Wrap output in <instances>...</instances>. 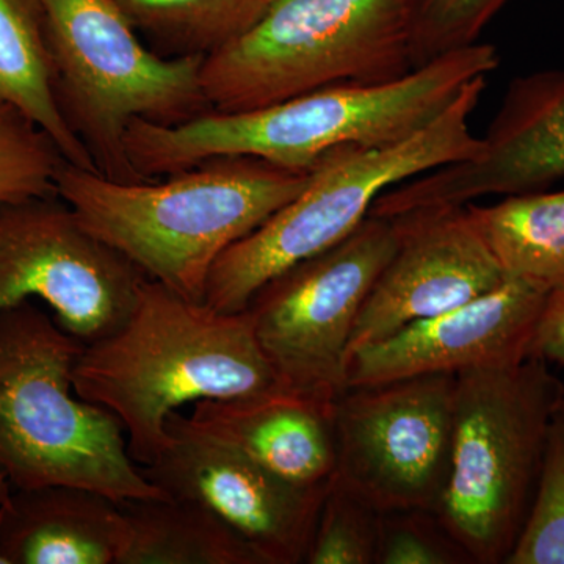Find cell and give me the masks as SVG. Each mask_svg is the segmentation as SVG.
Here are the masks:
<instances>
[{
  "instance_id": "26",
  "label": "cell",
  "mask_w": 564,
  "mask_h": 564,
  "mask_svg": "<svg viewBox=\"0 0 564 564\" xmlns=\"http://www.w3.org/2000/svg\"><path fill=\"white\" fill-rule=\"evenodd\" d=\"M377 564H473L433 511L383 513Z\"/></svg>"
},
{
  "instance_id": "7",
  "label": "cell",
  "mask_w": 564,
  "mask_h": 564,
  "mask_svg": "<svg viewBox=\"0 0 564 564\" xmlns=\"http://www.w3.org/2000/svg\"><path fill=\"white\" fill-rule=\"evenodd\" d=\"M50 54L55 98L98 173L143 181L126 152L135 118L172 126L210 111L202 55L151 51L111 0H33Z\"/></svg>"
},
{
  "instance_id": "29",
  "label": "cell",
  "mask_w": 564,
  "mask_h": 564,
  "mask_svg": "<svg viewBox=\"0 0 564 564\" xmlns=\"http://www.w3.org/2000/svg\"><path fill=\"white\" fill-rule=\"evenodd\" d=\"M560 413H562L564 415V395H563L562 404H560Z\"/></svg>"
},
{
  "instance_id": "28",
  "label": "cell",
  "mask_w": 564,
  "mask_h": 564,
  "mask_svg": "<svg viewBox=\"0 0 564 564\" xmlns=\"http://www.w3.org/2000/svg\"><path fill=\"white\" fill-rule=\"evenodd\" d=\"M11 494V485L10 481L0 474V505L6 502L7 497Z\"/></svg>"
},
{
  "instance_id": "3",
  "label": "cell",
  "mask_w": 564,
  "mask_h": 564,
  "mask_svg": "<svg viewBox=\"0 0 564 564\" xmlns=\"http://www.w3.org/2000/svg\"><path fill=\"white\" fill-rule=\"evenodd\" d=\"M311 172L218 155L161 181L121 182L65 162L55 187L85 228L184 299L204 303L212 267L299 196Z\"/></svg>"
},
{
  "instance_id": "20",
  "label": "cell",
  "mask_w": 564,
  "mask_h": 564,
  "mask_svg": "<svg viewBox=\"0 0 564 564\" xmlns=\"http://www.w3.org/2000/svg\"><path fill=\"white\" fill-rule=\"evenodd\" d=\"M3 106L24 111L50 133L70 165L98 172L58 107L43 25L33 0H0V107Z\"/></svg>"
},
{
  "instance_id": "27",
  "label": "cell",
  "mask_w": 564,
  "mask_h": 564,
  "mask_svg": "<svg viewBox=\"0 0 564 564\" xmlns=\"http://www.w3.org/2000/svg\"><path fill=\"white\" fill-rule=\"evenodd\" d=\"M530 358L564 369V284L545 295L530 345Z\"/></svg>"
},
{
  "instance_id": "5",
  "label": "cell",
  "mask_w": 564,
  "mask_h": 564,
  "mask_svg": "<svg viewBox=\"0 0 564 564\" xmlns=\"http://www.w3.org/2000/svg\"><path fill=\"white\" fill-rule=\"evenodd\" d=\"M563 395L536 358L456 373L451 477L436 516L473 564H505L513 551Z\"/></svg>"
},
{
  "instance_id": "16",
  "label": "cell",
  "mask_w": 564,
  "mask_h": 564,
  "mask_svg": "<svg viewBox=\"0 0 564 564\" xmlns=\"http://www.w3.org/2000/svg\"><path fill=\"white\" fill-rule=\"evenodd\" d=\"M334 402L274 389L242 399L202 400L191 419L285 480L317 486L329 484L336 473Z\"/></svg>"
},
{
  "instance_id": "1",
  "label": "cell",
  "mask_w": 564,
  "mask_h": 564,
  "mask_svg": "<svg viewBox=\"0 0 564 564\" xmlns=\"http://www.w3.org/2000/svg\"><path fill=\"white\" fill-rule=\"evenodd\" d=\"M499 65L491 44L448 52L402 79L340 84L240 111L199 115L180 124L131 121L126 152L143 181L192 169L218 155H251L311 172L336 152L388 147L436 120L464 88Z\"/></svg>"
},
{
  "instance_id": "11",
  "label": "cell",
  "mask_w": 564,
  "mask_h": 564,
  "mask_svg": "<svg viewBox=\"0 0 564 564\" xmlns=\"http://www.w3.org/2000/svg\"><path fill=\"white\" fill-rule=\"evenodd\" d=\"M144 280L61 196L0 203V311L39 299L88 345L124 325Z\"/></svg>"
},
{
  "instance_id": "9",
  "label": "cell",
  "mask_w": 564,
  "mask_h": 564,
  "mask_svg": "<svg viewBox=\"0 0 564 564\" xmlns=\"http://www.w3.org/2000/svg\"><path fill=\"white\" fill-rule=\"evenodd\" d=\"M397 243L395 223L369 215L252 293L245 311L282 389L328 402L347 391L351 334Z\"/></svg>"
},
{
  "instance_id": "13",
  "label": "cell",
  "mask_w": 564,
  "mask_h": 564,
  "mask_svg": "<svg viewBox=\"0 0 564 564\" xmlns=\"http://www.w3.org/2000/svg\"><path fill=\"white\" fill-rule=\"evenodd\" d=\"M564 177V70L516 77L473 158L395 185L369 215L463 207L486 196L541 192Z\"/></svg>"
},
{
  "instance_id": "30",
  "label": "cell",
  "mask_w": 564,
  "mask_h": 564,
  "mask_svg": "<svg viewBox=\"0 0 564 564\" xmlns=\"http://www.w3.org/2000/svg\"><path fill=\"white\" fill-rule=\"evenodd\" d=\"M0 564H3L2 558H0Z\"/></svg>"
},
{
  "instance_id": "25",
  "label": "cell",
  "mask_w": 564,
  "mask_h": 564,
  "mask_svg": "<svg viewBox=\"0 0 564 564\" xmlns=\"http://www.w3.org/2000/svg\"><path fill=\"white\" fill-rule=\"evenodd\" d=\"M508 0H411L415 68L478 43V36Z\"/></svg>"
},
{
  "instance_id": "19",
  "label": "cell",
  "mask_w": 564,
  "mask_h": 564,
  "mask_svg": "<svg viewBox=\"0 0 564 564\" xmlns=\"http://www.w3.org/2000/svg\"><path fill=\"white\" fill-rule=\"evenodd\" d=\"M466 207L505 276L545 292L564 284V191Z\"/></svg>"
},
{
  "instance_id": "14",
  "label": "cell",
  "mask_w": 564,
  "mask_h": 564,
  "mask_svg": "<svg viewBox=\"0 0 564 564\" xmlns=\"http://www.w3.org/2000/svg\"><path fill=\"white\" fill-rule=\"evenodd\" d=\"M391 220L399 243L364 303L348 358L411 323L473 302L508 280L466 206L415 210Z\"/></svg>"
},
{
  "instance_id": "17",
  "label": "cell",
  "mask_w": 564,
  "mask_h": 564,
  "mask_svg": "<svg viewBox=\"0 0 564 564\" xmlns=\"http://www.w3.org/2000/svg\"><path fill=\"white\" fill-rule=\"evenodd\" d=\"M121 505L79 486L17 489L0 505L3 564H118Z\"/></svg>"
},
{
  "instance_id": "18",
  "label": "cell",
  "mask_w": 564,
  "mask_h": 564,
  "mask_svg": "<svg viewBox=\"0 0 564 564\" xmlns=\"http://www.w3.org/2000/svg\"><path fill=\"white\" fill-rule=\"evenodd\" d=\"M126 540L118 564H263L231 525L193 500L121 502Z\"/></svg>"
},
{
  "instance_id": "24",
  "label": "cell",
  "mask_w": 564,
  "mask_h": 564,
  "mask_svg": "<svg viewBox=\"0 0 564 564\" xmlns=\"http://www.w3.org/2000/svg\"><path fill=\"white\" fill-rule=\"evenodd\" d=\"M505 564H564V415L549 430L529 514Z\"/></svg>"
},
{
  "instance_id": "12",
  "label": "cell",
  "mask_w": 564,
  "mask_h": 564,
  "mask_svg": "<svg viewBox=\"0 0 564 564\" xmlns=\"http://www.w3.org/2000/svg\"><path fill=\"white\" fill-rule=\"evenodd\" d=\"M170 444L148 466L150 484L174 499L193 500L220 516L263 564H303L329 484L303 486L199 429L191 415L166 417Z\"/></svg>"
},
{
  "instance_id": "10",
  "label": "cell",
  "mask_w": 564,
  "mask_h": 564,
  "mask_svg": "<svg viewBox=\"0 0 564 564\" xmlns=\"http://www.w3.org/2000/svg\"><path fill=\"white\" fill-rule=\"evenodd\" d=\"M455 383L433 373L340 393L333 477L381 513H436L451 477Z\"/></svg>"
},
{
  "instance_id": "8",
  "label": "cell",
  "mask_w": 564,
  "mask_h": 564,
  "mask_svg": "<svg viewBox=\"0 0 564 564\" xmlns=\"http://www.w3.org/2000/svg\"><path fill=\"white\" fill-rule=\"evenodd\" d=\"M486 79L470 82L436 120L406 140L340 151L318 162L299 196L223 252L212 267L204 303L218 313H242L252 293L267 281L347 239L384 192L419 174L473 158L480 137H475L470 118Z\"/></svg>"
},
{
  "instance_id": "6",
  "label": "cell",
  "mask_w": 564,
  "mask_h": 564,
  "mask_svg": "<svg viewBox=\"0 0 564 564\" xmlns=\"http://www.w3.org/2000/svg\"><path fill=\"white\" fill-rule=\"evenodd\" d=\"M414 69L411 0H267L247 32L204 58L202 87L212 110L240 111Z\"/></svg>"
},
{
  "instance_id": "21",
  "label": "cell",
  "mask_w": 564,
  "mask_h": 564,
  "mask_svg": "<svg viewBox=\"0 0 564 564\" xmlns=\"http://www.w3.org/2000/svg\"><path fill=\"white\" fill-rule=\"evenodd\" d=\"M163 57L210 54L239 39L267 0H111Z\"/></svg>"
},
{
  "instance_id": "2",
  "label": "cell",
  "mask_w": 564,
  "mask_h": 564,
  "mask_svg": "<svg viewBox=\"0 0 564 564\" xmlns=\"http://www.w3.org/2000/svg\"><path fill=\"white\" fill-rule=\"evenodd\" d=\"M73 386L117 415L139 466L169 447L166 417L184 404L282 389L247 311L218 313L150 278L124 325L85 345Z\"/></svg>"
},
{
  "instance_id": "4",
  "label": "cell",
  "mask_w": 564,
  "mask_h": 564,
  "mask_svg": "<svg viewBox=\"0 0 564 564\" xmlns=\"http://www.w3.org/2000/svg\"><path fill=\"white\" fill-rule=\"evenodd\" d=\"M84 347L32 300L0 311V474L11 488L79 486L118 503L169 497L129 455L117 415L74 392Z\"/></svg>"
},
{
  "instance_id": "15",
  "label": "cell",
  "mask_w": 564,
  "mask_h": 564,
  "mask_svg": "<svg viewBox=\"0 0 564 564\" xmlns=\"http://www.w3.org/2000/svg\"><path fill=\"white\" fill-rule=\"evenodd\" d=\"M545 295L543 289L508 278L473 302L411 323L352 352L347 389L525 361Z\"/></svg>"
},
{
  "instance_id": "22",
  "label": "cell",
  "mask_w": 564,
  "mask_h": 564,
  "mask_svg": "<svg viewBox=\"0 0 564 564\" xmlns=\"http://www.w3.org/2000/svg\"><path fill=\"white\" fill-rule=\"evenodd\" d=\"M54 139L13 106L0 107V203L58 195L65 163Z\"/></svg>"
},
{
  "instance_id": "23",
  "label": "cell",
  "mask_w": 564,
  "mask_h": 564,
  "mask_svg": "<svg viewBox=\"0 0 564 564\" xmlns=\"http://www.w3.org/2000/svg\"><path fill=\"white\" fill-rule=\"evenodd\" d=\"M383 513L332 478L306 564H377Z\"/></svg>"
}]
</instances>
